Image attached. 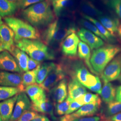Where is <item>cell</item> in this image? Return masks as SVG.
I'll return each instance as SVG.
<instances>
[{
	"label": "cell",
	"instance_id": "6da1fadb",
	"mask_svg": "<svg viewBox=\"0 0 121 121\" xmlns=\"http://www.w3.org/2000/svg\"><path fill=\"white\" fill-rule=\"evenodd\" d=\"M77 30L73 22L63 19H57L51 23L42 33L41 38L44 43L49 47H56L65 38Z\"/></svg>",
	"mask_w": 121,
	"mask_h": 121
},
{
	"label": "cell",
	"instance_id": "7a4b0ae2",
	"mask_svg": "<svg viewBox=\"0 0 121 121\" xmlns=\"http://www.w3.org/2000/svg\"><path fill=\"white\" fill-rule=\"evenodd\" d=\"M54 15L49 0L33 4L24 9L22 13L24 19L37 28L48 26L54 20Z\"/></svg>",
	"mask_w": 121,
	"mask_h": 121
},
{
	"label": "cell",
	"instance_id": "3957f363",
	"mask_svg": "<svg viewBox=\"0 0 121 121\" xmlns=\"http://www.w3.org/2000/svg\"><path fill=\"white\" fill-rule=\"evenodd\" d=\"M15 43L17 47L35 60L41 62L55 59L53 50L39 39H22Z\"/></svg>",
	"mask_w": 121,
	"mask_h": 121
},
{
	"label": "cell",
	"instance_id": "277c9868",
	"mask_svg": "<svg viewBox=\"0 0 121 121\" xmlns=\"http://www.w3.org/2000/svg\"><path fill=\"white\" fill-rule=\"evenodd\" d=\"M121 51L118 45L108 44L94 49L91 57L90 62L96 73L102 74L106 66Z\"/></svg>",
	"mask_w": 121,
	"mask_h": 121
},
{
	"label": "cell",
	"instance_id": "5b68a950",
	"mask_svg": "<svg viewBox=\"0 0 121 121\" xmlns=\"http://www.w3.org/2000/svg\"><path fill=\"white\" fill-rule=\"evenodd\" d=\"M4 20L15 34V42L22 39H38L40 38L39 30L27 22L10 17H5Z\"/></svg>",
	"mask_w": 121,
	"mask_h": 121
},
{
	"label": "cell",
	"instance_id": "8992f818",
	"mask_svg": "<svg viewBox=\"0 0 121 121\" xmlns=\"http://www.w3.org/2000/svg\"><path fill=\"white\" fill-rule=\"evenodd\" d=\"M72 61L70 72L72 77L76 78L82 84L88 88L94 86L97 82V76H95L89 72L82 61L74 60Z\"/></svg>",
	"mask_w": 121,
	"mask_h": 121
},
{
	"label": "cell",
	"instance_id": "52a82bcc",
	"mask_svg": "<svg viewBox=\"0 0 121 121\" xmlns=\"http://www.w3.org/2000/svg\"><path fill=\"white\" fill-rule=\"evenodd\" d=\"M65 73V69L62 65L56 64L55 67L48 74L43 82L39 85L44 91L49 92L64 78Z\"/></svg>",
	"mask_w": 121,
	"mask_h": 121
},
{
	"label": "cell",
	"instance_id": "ba28073f",
	"mask_svg": "<svg viewBox=\"0 0 121 121\" xmlns=\"http://www.w3.org/2000/svg\"><path fill=\"white\" fill-rule=\"evenodd\" d=\"M121 72V53L118 54L107 65L101 74L104 83L117 79Z\"/></svg>",
	"mask_w": 121,
	"mask_h": 121
},
{
	"label": "cell",
	"instance_id": "9c48e42d",
	"mask_svg": "<svg viewBox=\"0 0 121 121\" xmlns=\"http://www.w3.org/2000/svg\"><path fill=\"white\" fill-rule=\"evenodd\" d=\"M0 86L18 88L21 92H24L25 88L22 85V77L17 73L0 71Z\"/></svg>",
	"mask_w": 121,
	"mask_h": 121
},
{
	"label": "cell",
	"instance_id": "30bf717a",
	"mask_svg": "<svg viewBox=\"0 0 121 121\" xmlns=\"http://www.w3.org/2000/svg\"><path fill=\"white\" fill-rule=\"evenodd\" d=\"M31 108V103L25 92L18 94L13 114L9 121H16L22 115Z\"/></svg>",
	"mask_w": 121,
	"mask_h": 121
},
{
	"label": "cell",
	"instance_id": "8fae6325",
	"mask_svg": "<svg viewBox=\"0 0 121 121\" xmlns=\"http://www.w3.org/2000/svg\"><path fill=\"white\" fill-rule=\"evenodd\" d=\"M0 70L17 73H22L14 57L6 50L0 53Z\"/></svg>",
	"mask_w": 121,
	"mask_h": 121
},
{
	"label": "cell",
	"instance_id": "7c38bea8",
	"mask_svg": "<svg viewBox=\"0 0 121 121\" xmlns=\"http://www.w3.org/2000/svg\"><path fill=\"white\" fill-rule=\"evenodd\" d=\"M77 35L79 39L91 49L98 48L104 45L102 39L84 28H82L78 30Z\"/></svg>",
	"mask_w": 121,
	"mask_h": 121
},
{
	"label": "cell",
	"instance_id": "4fadbf2b",
	"mask_svg": "<svg viewBox=\"0 0 121 121\" xmlns=\"http://www.w3.org/2000/svg\"><path fill=\"white\" fill-rule=\"evenodd\" d=\"M79 42V37L75 33L69 35L61 44L62 54L65 56L71 57L76 56Z\"/></svg>",
	"mask_w": 121,
	"mask_h": 121
},
{
	"label": "cell",
	"instance_id": "5bb4252c",
	"mask_svg": "<svg viewBox=\"0 0 121 121\" xmlns=\"http://www.w3.org/2000/svg\"><path fill=\"white\" fill-rule=\"evenodd\" d=\"M0 42L4 50L11 53L14 46L15 34L8 25L3 24L0 26Z\"/></svg>",
	"mask_w": 121,
	"mask_h": 121
},
{
	"label": "cell",
	"instance_id": "9a60e30c",
	"mask_svg": "<svg viewBox=\"0 0 121 121\" xmlns=\"http://www.w3.org/2000/svg\"><path fill=\"white\" fill-rule=\"evenodd\" d=\"M50 98L57 103L63 102L67 96V82L64 78L49 91Z\"/></svg>",
	"mask_w": 121,
	"mask_h": 121
},
{
	"label": "cell",
	"instance_id": "2e32d148",
	"mask_svg": "<svg viewBox=\"0 0 121 121\" xmlns=\"http://www.w3.org/2000/svg\"><path fill=\"white\" fill-rule=\"evenodd\" d=\"M31 109L36 112H40L50 116L52 119L56 120L54 115V107L51 101L46 96L31 103Z\"/></svg>",
	"mask_w": 121,
	"mask_h": 121
},
{
	"label": "cell",
	"instance_id": "e0dca14e",
	"mask_svg": "<svg viewBox=\"0 0 121 121\" xmlns=\"http://www.w3.org/2000/svg\"><path fill=\"white\" fill-rule=\"evenodd\" d=\"M68 88V96L67 99L70 102L87 92L86 88L74 77L69 81Z\"/></svg>",
	"mask_w": 121,
	"mask_h": 121
},
{
	"label": "cell",
	"instance_id": "ac0fdd59",
	"mask_svg": "<svg viewBox=\"0 0 121 121\" xmlns=\"http://www.w3.org/2000/svg\"><path fill=\"white\" fill-rule=\"evenodd\" d=\"M18 94L0 102V115L2 121H9L13 114Z\"/></svg>",
	"mask_w": 121,
	"mask_h": 121
},
{
	"label": "cell",
	"instance_id": "d6986e66",
	"mask_svg": "<svg viewBox=\"0 0 121 121\" xmlns=\"http://www.w3.org/2000/svg\"><path fill=\"white\" fill-rule=\"evenodd\" d=\"M101 103L100 99L95 102L84 104L76 112L71 114V115L74 120L82 117L92 116L98 111Z\"/></svg>",
	"mask_w": 121,
	"mask_h": 121
},
{
	"label": "cell",
	"instance_id": "ffe728a7",
	"mask_svg": "<svg viewBox=\"0 0 121 121\" xmlns=\"http://www.w3.org/2000/svg\"><path fill=\"white\" fill-rule=\"evenodd\" d=\"M73 4L72 0H52L54 14L57 17L65 16L72 8Z\"/></svg>",
	"mask_w": 121,
	"mask_h": 121
},
{
	"label": "cell",
	"instance_id": "44dd1931",
	"mask_svg": "<svg viewBox=\"0 0 121 121\" xmlns=\"http://www.w3.org/2000/svg\"><path fill=\"white\" fill-rule=\"evenodd\" d=\"M99 21L104 27L112 35L117 32L120 22L118 19L108 15L103 14L98 17Z\"/></svg>",
	"mask_w": 121,
	"mask_h": 121
},
{
	"label": "cell",
	"instance_id": "7402d4cb",
	"mask_svg": "<svg viewBox=\"0 0 121 121\" xmlns=\"http://www.w3.org/2000/svg\"><path fill=\"white\" fill-rule=\"evenodd\" d=\"M78 56L84 61L86 65L89 69L93 73L96 75L99 74L95 72L93 69L90 62L91 59V51L90 47L82 41H80L78 48Z\"/></svg>",
	"mask_w": 121,
	"mask_h": 121
},
{
	"label": "cell",
	"instance_id": "603a6c76",
	"mask_svg": "<svg viewBox=\"0 0 121 121\" xmlns=\"http://www.w3.org/2000/svg\"><path fill=\"white\" fill-rule=\"evenodd\" d=\"M11 54L15 59L22 72H26L28 71L27 69V63L29 57L26 52L15 46Z\"/></svg>",
	"mask_w": 121,
	"mask_h": 121
},
{
	"label": "cell",
	"instance_id": "cb8c5ba5",
	"mask_svg": "<svg viewBox=\"0 0 121 121\" xmlns=\"http://www.w3.org/2000/svg\"><path fill=\"white\" fill-rule=\"evenodd\" d=\"M25 91L32 102L38 101L46 96L45 91L37 84H34L26 86Z\"/></svg>",
	"mask_w": 121,
	"mask_h": 121
},
{
	"label": "cell",
	"instance_id": "d4e9b609",
	"mask_svg": "<svg viewBox=\"0 0 121 121\" xmlns=\"http://www.w3.org/2000/svg\"><path fill=\"white\" fill-rule=\"evenodd\" d=\"M80 6L83 14L87 16L98 17L103 15L102 12L96 8L90 0H82Z\"/></svg>",
	"mask_w": 121,
	"mask_h": 121
},
{
	"label": "cell",
	"instance_id": "484cf974",
	"mask_svg": "<svg viewBox=\"0 0 121 121\" xmlns=\"http://www.w3.org/2000/svg\"><path fill=\"white\" fill-rule=\"evenodd\" d=\"M82 17L84 19L92 22L97 27L100 33L106 39L108 42L110 43H115L116 42V39L114 35H112L109 31H108L98 20L95 18L87 16L83 14L82 15Z\"/></svg>",
	"mask_w": 121,
	"mask_h": 121
},
{
	"label": "cell",
	"instance_id": "4316f807",
	"mask_svg": "<svg viewBox=\"0 0 121 121\" xmlns=\"http://www.w3.org/2000/svg\"><path fill=\"white\" fill-rule=\"evenodd\" d=\"M116 94V90L112 84L110 82L104 83L100 95L102 99L105 103L108 104L114 101Z\"/></svg>",
	"mask_w": 121,
	"mask_h": 121
},
{
	"label": "cell",
	"instance_id": "83f0119b",
	"mask_svg": "<svg viewBox=\"0 0 121 121\" xmlns=\"http://www.w3.org/2000/svg\"><path fill=\"white\" fill-rule=\"evenodd\" d=\"M56 64L52 62H46L41 65L36 79V81L38 84H41L43 82L48 74L55 67Z\"/></svg>",
	"mask_w": 121,
	"mask_h": 121
},
{
	"label": "cell",
	"instance_id": "f1b7e54d",
	"mask_svg": "<svg viewBox=\"0 0 121 121\" xmlns=\"http://www.w3.org/2000/svg\"><path fill=\"white\" fill-rule=\"evenodd\" d=\"M17 8L15 3L8 0H0V16L2 17L12 15Z\"/></svg>",
	"mask_w": 121,
	"mask_h": 121
},
{
	"label": "cell",
	"instance_id": "f546056e",
	"mask_svg": "<svg viewBox=\"0 0 121 121\" xmlns=\"http://www.w3.org/2000/svg\"><path fill=\"white\" fill-rule=\"evenodd\" d=\"M21 92L17 87L0 86V101L9 99Z\"/></svg>",
	"mask_w": 121,
	"mask_h": 121
},
{
	"label": "cell",
	"instance_id": "4dcf8cb0",
	"mask_svg": "<svg viewBox=\"0 0 121 121\" xmlns=\"http://www.w3.org/2000/svg\"><path fill=\"white\" fill-rule=\"evenodd\" d=\"M41 65L35 69L29 70L26 72L22 75V85L26 88V86L35 84L37 74Z\"/></svg>",
	"mask_w": 121,
	"mask_h": 121
},
{
	"label": "cell",
	"instance_id": "1f68e13d",
	"mask_svg": "<svg viewBox=\"0 0 121 121\" xmlns=\"http://www.w3.org/2000/svg\"><path fill=\"white\" fill-rule=\"evenodd\" d=\"M100 99L99 96L97 94L88 93L80 96L73 100L76 101L78 104L82 106L86 104L95 102L99 101Z\"/></svg>",
	"mask_w": 121,
	"mask_h": 121
},
{
	"label": "cell",
	"instance_id": "d6a6232c",
	"mask_svg": "<svg viewBox=\"0 0 121 121\" xmlns=\"http://www.w3.org/2000/svg\"><path fill=\"white\" fill-rule=\"evenodd\" d=\"M79 23L81 26H83L84 28H86L87 30H90L91 32L94 33L95 35L99 37L101 39L104 41L107 42L106 39L105 38L103 35L100 33L99 30L98 29L97 27L92 22L87 20L85 19H81L79 20Z\"/></svg>",
	"mask_w": 121,
	"mask_h": 121
},
{
	"label": "cell",
	"instance_id": "836d02e7",
	"mask_svg": "<svg viewBox=\"0 0 121 121\" xmlns=\"http://www.w3.org/2000/svg\"><path fill=\"white\" fill-rule=\"evenodd\" d=\"M121 111V102L117 101H112L108 103L106 110L107 116H113Z\"/></svg>",
	"mask_w": 121,
	"mask_h": 121
},
{
	"label": "cell",
	"instance_id": "e575fe53",
	"mask_svg": "<svg viewBox=\"0 0 121 121\" xmlns=\"http://www.w3.org/2000/svg\"><path fill=\"white\" fill-rule=\"evenodd\" d=\"M70 102L67 99L64 101L63 102L57 103L56 105V114L59 115L61 116L66 114L69 107Z\"/></svg>",
	"mask_w": 121,
	"mask_h": 121
},
{
	"label": "cell",
	"instance_id": "d590c367",
	"mask_svg": "<svg viewBox=\"0 0 121 121\" xmlns=\"http://www.w3.org/2000/svg\"><path fill=\"white\" fill-rule=\"evenodd\" d=\"M44 0H18L16 3V4L17 8L25 9L33 4Z\"/></svg>",
	"mask_w": 121,
	"mask_h": 121
},
{
	"label": "cell",
	"instance_id": "8d00e7d4",
	"mask_svg": "<svg viewBox=\"0 0 121 121\" xmlns=\"http://www.w3.org/2000/svg\"><path fill=\"white\" fill-rule=\"evenodd\" d=\"M38 115L36 112L29 110L24 112L16 121H30Z\"/></svg>",
	"mask_w": 121,
	"mask_h": 121
},
{
	"label": "cell",
	"instance_id": "74e56055",
	"mask_svg": "<svg viewBox=\"0 0 121 121\" xmlns=\"http://www.w3.org/2000/svg\"><path fill=\"white\" fill-rule=\"evenodd\" d=\"M41 65V62L35 60L34 59L29 57L27 63V69L28 70H32L35 69L39 65Z\"/></svg>",
	"mask_w": 121,
	"mask_h": 121
},
{
	"label": "cell",
	"instance_id": "f35d334b",
	"mask_svg": "<svg viewBox=\"0 0 121 121\" xmlns=\"http://www.w3.org/2000/svg\"><path fill=\"white\" fill-rule=\"evenodd\" d=\"M82 106V105L79 104H78V102L74 100H72L70 102V103L69 104V107L66 113V114H70V113H72L74 112V111H76L78 109L80 108V107Z\"/></svg>",
	"mask_w": 121,
	"mask_h": 121
},
{
	"label": "cell",
	"instance_id": "ab89813d",
	"mask_svg": "<svg viewBox=\"0 0 121 121\" xmlns=\"http://www.w3.org/2000/svg\"><path fill=\"white\" fill-rule=\"evenodd\" d=\"M89 89L91 90V91H93L97 94H100L102 90V86L101 83L99 78L97 76V82L94 86H91L88 88Z\"/></svg>",
	"mask_w": 121,
	"mask_h": 121
},
{
	"label": "cell",
	"instance_id": "60d3db41",
	"mask_svg": "<svg viewBox=\"0 0 121 121\" xmlns=\"http://www.w3.org/2000/svg\"><path fill=\"white\" fill-rule=\"evenodd\" d=\"M118 17L121 20V0H116L113 9Z\"/></svg>",
	"mask_w": 121,
	"mask_h": 121
},
{
	"label": "cell",
	"instance_id": "b9f144b4",
	"mask_svg": "<svg viewBox=\"0 0 121 121\" xmlns=\"http://www.w3.org/2000/svg\"><path fill=\"white\" fill-rule=\"evenodd\" d=\"M99 117H86L76 118L73 121H99Z\"/></svg>",
	"mask_w": 121,
	"mask_h": 121
},
{
	"label": "cell",
	"instance_id": "7bdbcfd3",
	"mask_svg": "<svg viewBox=\"0 0 121 121\" xmlns=\"http://www.w3.org/2000/svg\"><path fill=\"white\" fill-rule=\"evenodd\" d=\"M101 1L110 9H113L116 0H101Z\"/></svg>",
	"mask_w": 121,
	"mask_h": 121
},
{
	"label": "cell",
	"instance_id": "ee69618b",
	"mask_svg": "<svg viewBox=\"0 0 121 121\" xmlns=\"http://www.w3.org/2000/svg\"><path fill=\"white\" fill-rule=\"evenodd\" d=\"M30 121H50L48 117L43 115H39L35 117Z\"/></svg>",
	"mask_w": 121,
	"mask_h": 121
},
{
	"label": "cell",
	"instance_id": "f6af8a7d",
	"mask_svg": "<svg viewBox=\"0 0 121 121\" xmlns=\"http://www.w3.org/2000/svg\"><path fill=\"white\" fill-rule=\"evenodd\" d=\"M74 119L71 116V114H66L65 116L60 117V119L57 121H73Z\"/></svg>",
	"mask_w": 121,
	"mask_h": 121
},
{
	"label": "cell",
	"instance_id": "bcb514c9",
	"mask_svg": "<svg viewBox=\"0 0 121 121\" xmlns=\"http://www.w3.org/2000/svg\"><path fill=\"white\" fill-rule=\"evenodd\" d=\"M116 99L117 101L121 102V85L118 86L116 90Z\"/></svg>",
	"mask_w": 121,
	"mask_h": 121
},
{
	"label": "cell",
	"instance_id": "7dc6e473",
	"mask_svg": "<svg viewBox=\"0 0 121 121\" xmlns=\"http://www.w3.org/2000/svg\"><path fill=\"white\" fill-rule=\"evenodd\" d=\"M111 120L112 121H121V112L113 116L111 118Z\"/></svg>",
	"mask_w": 121,
	"mask_h": 121
},
{
	"label": "cell",
	"instance_id": "c3c4849f",
	"mask_svg": "<svg viewBox=\"0 0 121 121\" xmlns=\"http://www.w3.org/2000/svg\"><path fill=\"white\" fill-rule=\"evenodd\" d=\"M117 33H118V34L119 35V36L120 37V38L121 39V23L119 26L118 30H117Z\"/></svg>",
	"mask_w": 121,
	"mask_h": 121
},
{
	"label": "cell",
	"instance_id": "681fc988",
	"mask_svg": "<svg viewBox=\"0 0 121 121\" xmlns=\"http://www.w3.org/2000/svg\"><path fill=\"white\" fill-rule=\"evenodd\" d=\"M4 49L3 48L2 45V44H1V42H0V53L1 52H2V51H4Z\"/></svg>",
	"mask_w": 121,
	"mask_h": 121
},
{
	"label": "cell",
	"instance_id": "f907efd6",
	"mask_svg": "<svg viewBox=\"0 0 121 121\" xmlns=\"http://www.w3.org/2000/svg\"><path fill=\"white\" fill-rule=\"evenodd\" d=\"M8 0L11 1V2H13V3H14L16 4V3L17 2V1H18V0Z\"/></svg>",
	"mask_w": 121,
	"mask_h": 121
},
{
	"label": "cell",
	"instance_id": "816d5d0a",
	"mask_svg": "<svg viewBox=\"0 0 121 121\" xmlns=\"http://www.w3.org/2000/svg\"><path fill=\"white\" fill-rule=\"evenodd\" d=\"M117 79H118V81H119L121 83V72L120 74V75H119V77L117 78Z\"/></svg>",
	"mask_w": 121,
	"mask_h": 121
},
{
	"label": "cell",
	"instance_id": "f5cc1de1",
	"mask_svg": "<svg viewBox=\"0 0 121 121\" xmlns=\"http://www.w3.org/2000/svg\"><path fill=\"white\" fill-rule=\"evenodd\" d=\"M3 24V21H2V20L1 17L0 16V26L1 25Z\"/></svg>",
	"mask_w": 121,
	"mask_h": 121
},
{
	"label": "cell",
	"instance_id": "db71d44e",
	"mask_svg": "<svg viewBox=\"0 0 121 121\" xmlns=\"http://www.w3.org/2000/svg\"><path fill=\"white\" fill-rule=\"evenodd\" d=\"M0 121H2V119H1V117H0Z\"/></svg>",
	"mask_w": 121,
	"mask_h": 121
},
{
	"label": "cell",
	"instance_id": "11a10c76",
	"mask_svg": "<svg viewBox=\"0 0 121 121\" xmlns=\"http://www.w3.org/2000/svg\"></svg>",
	"mask_w": 121,
	"mask_h": 121
},
{
	"label": "cell",
	"instance_id": "9f6ffc18",
	"mask_svg": "<svg viewBox=\"0 0 121 121\" xmlns=\"http://www.w3.org/2000/svg\"></svg>",
	"mask_w": 121,
	"mask_h": 121
}]
</instances>
